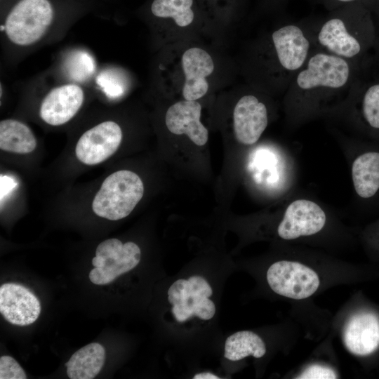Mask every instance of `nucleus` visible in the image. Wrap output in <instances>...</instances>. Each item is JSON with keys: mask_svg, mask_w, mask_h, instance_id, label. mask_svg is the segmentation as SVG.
<instances>
[{"mask_svg": "<svg viewBox=\"0 0 379 379\" xmlns=\"http://www.w3.org/2000/svg\"><path fill=\"white\" fill-rule=\"evenodd\" d=\"M206 39L182 41L158 51L154 88L174 100H201L232 85L237 62L220 44Z\"/></svg>", "mask_w": 379, "mask_h": 379, "instance_id": "1", "label": "nucleus"}, {"mask_svg": "<svg viewBox=\"0 0 379 379\" xmlns=\"http://www.w3.org/2000/svg\"><path fill=\"white\" fill-rule=\"evenodd\" d=\"M314 48L310 31L302 26H277L247 46L237 62L239 74L267 95L286 93Z\"/></svg>", "mask_w": 379, "mask_h": 379, "instance_id": "2", "label": "nucleus"}, {"mask_svg": "<svg viewBox=\"0 0 379 379\" xmlns=\"http://www.w3.org/2000/svg\"><path fill=\"white\" fill-rule=\"evenodd\" d=\"M371 69L372 60H349L314 46L285 93L290 112L302 114L328 102L348 100L357 81Z\"/></svg>", "mask_w": 379, "mask_h": 379, "instance_id": "3", "label": "nucleus"}, {"mask_svg": "<svg viewBox=\"0 0 379 379\" xmlns=\"http://www.w3.org/2000/svg\"><path fill=\"white\" fill-rule=\"evenodd\" d=\"M310 32L319 49L349 60H372L375 25L364 0L342 6Z\"/></svg>", "mask_w": 379, "mask_h": 379, "instance_id": "4", "label": "nucleus"}, {"mask_svg": "<svg viewBox=\"0 0 379 379\" xmlns=\"http://www.w3.org/2000/svg\"><path fill=\"white\" fill-rule=\"evenodd\" d=\"M142 11L157 51L185 40L206 39L217 41L208 15L200 0H147Z\"/></svg>", "mask_w": 379, "mask_h": 379, "instance_id": "5", "label": "nucleus"}, {"mask_svg": "<svg viewBox=\"0 0 379 379\" xmlns=\"http://www.w3.org/2000/svg\"><path fill=\"white\" fill-rule=\"evenodd\" d=\"M58 13L54 0H18L5 16L3 30L14 45L29 47L46 35Z\"/></svg>", "mask_w": 379, "mask_h": 379, "instance_id": "6", "label": "nucleus"}, {"mask_svg": "<svg viewBox=\"0 0 379 379\" xmlns=\"http://www.w3.org/2000/svg\"><path fill=\"white\" fill-rule=\"evenodd\" d=\"M144 185L134 172L120 170L107 176L95 195L92 209L98 216L118 220L127 217L141 200Z\"/></svg>", "mask_w": 379, "mask_h": 379, "instance_id": "7", "label": "nucleus"}, {"mask_svg": "<svg viewBox=\"0 0 379 379\" xmlns=\"http://www.w3.org/2000/svg\"><path fill=\"white\" fill-rule=\"evenodd\" d=\"M233 86L237 95L232 112L233 133L238 142L251 145L268 126L269 111L264 99L267 94L246 83Z\"/></svg>", "mask_w": 379, "mask_h": 379, "instance_id": "8", "label": "nucleus"}, {"mask_svg": "<svg viewBox=\"0 0 379 379\" xmlns=\"http://www.w3.org/2000/svg\"><path fill=\"white\" fill-rule=\"evenodd\" d=\"M167 294L172 305V314L179 323L192 317L210 320L215 314V305L209 298L213 295V289L201 276L193 275L187 279L176 280L169 287Z\"/></svg>", "mask_w": 379, "mask_h": 379, "instance_id": "9", "label": "nucleus"}, {"mask_svg": "<svg viewBox=\"0 0 379 379\" xmlns=\"http://www.w3.org/2000/svg\"><path fill=\"white\" fill-rule=\"evenodd\" d=\"M267 281L277 294L295 300L309 298L319 286V277L313 270L288 260L273 263L267 270Z\"/></svg>", "mask_w": 379, "mask_h": 379, "instance_id": "10", "label": "nucleus"}, {"mask_svg": "<svg viewBox=\"0 0 379 379\" xmlns=\"http://www.w3.org/2000/svg\"><path fill=\"white\" fill-rule=\"evenodd\" d=\"M122 138V129L118 123L102 121L81 135L75 147L76 157L86 165H97L116 152Z\"/></svg>", "mask_w": 379, "mask_h": 379, "instance_id": "11", "label": "nucleus"}, {"mask_svg": "<svg viewBox=\"0 0 379 379\" xmlns=\"http://www.w3.org/2000/svg\"><path fill=\"white\" fill-rule=\"evenodd\" d=\"M348 102L360 128L379 140V72L371 69L365 73L356 83Z\"/></svg>", "mask_w": 379, "mask_h": 379, "instance_id": "12", "label": "nucleus"}, {"mask_svg": "<svg viewBox=\"0 0 379 379\" xmlns=\"http://www.w3.org/2000/svg\"><path fill=\"white\" fill-rule=\"evenodd\" d=\"M326 221L321 207L309 199H296L287 206L277 227L279 237L292 240L320 232Z\"/></svg>", "mask_w": 379, "mask_h": 379, "instance_id": "13", "label": "nucleus"}, {"mask_svg": "<svg viewBox=\"0 0 379 379\" xmlns=\"http://www.w3.org/2000/svg\"><path fill=\"white\" fill-rule=\"evenodd\" d=\"M85 99L83 88L74 82L51 88L43 98L41 119L47 124L58 126L69 121L79 111Z\"/></svg>", "mask_w": 379, "mask_h": 379, "instance_id": "14", "label": "nucleus"}, {"mask_svg": "<svg viewBox=\"0 0 379 379\" xmlns=\"http://www.w3.org/2000/svg\"><path fill=\"white\" fill-rule=\"evenodd\" d=\"M201 100H175L164 114L167 131L175 135H186L197 146L208 142V131L202 124Z\"/></svg>", "mask_w": 379, "mask_h": 379, "instance_id": "15", "label": "nucleus"}, {"mask_svg": "<svg viewBox=\"0 0 379 379\" xmlns=\"http://www.w3.org/2000/svg\"><path fill=\"white\" fill-rule=\"evenodd\" d=\"M0 312L11 324L27 326L38 319L41 305L35 295L26 287L6 283L0 287Z\"/></svg>", "mask_w": 379, "mask_h": 379, "instance_id": "16", "label": "nucleus"}, {"mask_svg": "<svg viewBox=\"0 0 379 379\" xmlns=\"http://www.w3.org/2000/svg\"><path fill=\"white\" fill-rule=\"evenodd\" d=\"M343 340L346 348L354 354L373 353L379 346V318L371 312L352 316L345 325Z\"/></svg>", "mask_w": 379, "mask_h": 379, "instance_id": "17", "label": "nucleus"}, {"mask_svg": "<svg viewBox=\"0 0 379 379\" xmlns=\"http://www.w3.org/2000/svg\"><path fill=\"white\" fill-rule=\"evenodd\" d=\"M353 187L362 199H371L379 192V150H366L359 154L351 167Z\"/></svg>", "mask_w": 379, "mask_h": 379, "instance_id": "18", "label": "nucleus"}, {"mask_svg": "<svg viewBox=\"0 0 379 379\" xmlns=\"http://www.w3.org/2000/svg\"><path fill=\"white\" fill-rule=\"evenodd\" d=\"M141 251L134 242L124 244L119 255L107 259L103 267H94L89 273L91 281L96 285H104L113 281L120 275L135 268L140 262Z\"/></svg>", "mask_w": 379, "mask_h": 379, "instance_id": "19", "label": "nucleus"}, {"mask_svg": "<svg viewBox=\"0 0 379 379\" xmlns=\"http://www.w3.org/2000/svg\"><path fill=\"white\" fill-rule=\"evenodd\" d=\"M105 347L98 343H90L75 352L65 364L70 379H93L105 363Z\"/></svg>", "mask_w": 379, "mask_h": 379, "instance_id": "20", "label": "nucleus"}, {"mask_svg": "<svg viewBox=\"0 0 379 379\" xmlns=\"http://www.w3.org/2000/svg\"><path fill=\"white\" fill-rule=\"evenodd\" d=\"M36 147V139L30 128L14 119L0 122V149L2 151L25 154L32 152Z\"/></svg>", "mask_w": 379, "mask_h": 379, "instance_id": "21", "label": "nucleus"}, {"mask_svg": "<svg viewBox=\"0 0 379 379\" xmlns=\"http://www.w3.org/2000/svg\"><path fill=\"white\" fill-rule=\"evenodd\" d=\"M211 21L215 40L222 37L239 17L244 0H200Z\"/></svg>", "mask_w": 379, "mask_h": 379, "instance_id": "22", "label": "nucleus"}, {"mask_svg": "<svg viewBox=\"0 0 379 379\" xmlns=\"http://www.w3.org/2000/svg\"><path fill=\"white\" fill-rule=\"evenodd\" d=\"M265 352L264 341L250 331H237L225 340L224 357L230 361H239L248 356L261 358Z\"/></svg>", "mask_w": 379, "mask_h": 379, "instance_id": "23", "label": "nucleus"}, {"mask_svg": "<svg viewBox=\"0 0 379 379\" xmlns=\"http://www.w3.org/2000/svg\"><path fill=\"white\" fill-rule=\"evenodd\" d=\"M70 59L67 65L70 70L68 72L74 79H86L93 73L95 65L92 58L86 53H74Z\"/></svg>", "mask_w": 379, "mask_h": 379, "instance_id": "24", "label": "nucleus"}, {"mask_svg": "<svg viewBox=\"0 0 379 379\" xmlns=\"http://www.w3.org/2000/svg\"><path fill=\"white\" fill-rule=\"evenodd\" d=\"M1 379H26L25 371L11 356L4 355L0 358Z\"/></svg>", "mask_w": 379, "mask_h": 379, "instance_id": "25", "label": "nucleus"}, {"mask_svg": "<svg viewBox=\"0 0 379 379\" xmlns=\"http://www.w3.org/2000/svg\"><path fill=\"white\" fill-rule=\"evenodd\" d=\"M370 8L375 25V43L372 52V68L379 72V0H364Z\"/></svg>", "mask_w": 379, "mask_h": 379, "instance_id": "26", "label": "nucleus"}, {"mask_svg": "<svg viewBox=\"0 0 379 379\" xmlns=\"http://www.w3.org/2000/svg\"><path fill=\"white\" fill-rule=\"evenodd\" d=\"M124 244L117 239H109L102 241L95 251L96 256H101L105 260L114 259L117 258L121 249Z\"/></svg>", "mask_w": 379, "mask_h": 379, "instance_id": "27", "label": "nucleus"}, {"mask_svg": "<svg viewBox=\"0 0 379 379\" xmlns=\"http://www.w3.org/2000/svg\"><path fill=\"white\" fill-rule=\"evenodd\" d=\"M337 378V374L332 368L314 364L307 367L297 378L334 379Z\"/></svg>", "mask_w": 379, "mask_h": 379, "instance_id": "28", "label": "nucleus"}, {"mask_svg": "<svg viewBox=\"0 0 379 379\" xmlns=\"http://www.w3.org/2000/svg\"><path fill=\"white\" fill-rule=\"evenodd\" d=\"M193 378L194 379H219L220 378L211 372L206 371V372H201V373L195 374L193 376Z\"/></svg>", "mask_w": 379, "mask_h": 379, "instance_id": "29", "label": "nucleus"}, {"mask_svg": "<svg viewBox=\"0 0 379 379\" xmlns=\"http://www.w3.org/2000/svg\"><path fill=\"white\" fill-rule=\"evenodd\" d=\"M106 260L101 256H96L92 259L94 267H103L105 266Z\"/></svg>", "mask_w": 379, "mask_h": 379, "instance_id": "30", "label": "nucleus"}, {"mask_svg": "<svg viewBox=\"0 0 379 379\" xmlns=\"http://www.w3.org/2000/svg\"><path fill=\"white\" fill-rule=\"evenodd\" d=\"M331 1L335 2V3H337L338 4H340V5L343 6V5H345V4H350V3L357 2V1H361V0H331Z\"/></svg>", "mask_w": 379, "mask_h": 379, "instance_id": "31", "label": "nucleus"}]
</instances>
